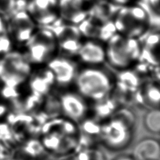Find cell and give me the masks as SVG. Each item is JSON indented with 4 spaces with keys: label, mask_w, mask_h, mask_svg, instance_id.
Instances as JSON below:
<instances>
[{
    "label": "cell",
    "mask_w": 160,
    "mask_h": 160,
    "mask_svg": "<svg viewBox=\"0 0 160 160\" xmlns=\"http://www.w3.org/2000/svg\"><path fill=\"white\" fill-rule=\"evenodd\" d=\"M77 92L87 101L95 102L112 93L114 75L101 66H85L79 69L74 82Z\"/></svg>",
    "instance_id": "6da1fadb"
},
{
    "label": "cell",
    "mask_w": 160,
    "mask_h": 160,
    "mask_svg": "<svg viewBox=\"0 0 160 160\" xmlns=\"http://www.w3.org/2000/svg\"><path fill=\"white\" fill-rule=\"evenodd\" d=\"M32 72L33 65L25 53L12 50L0 58V82L4 85L19 88Z\"/></svg>",
    "instance_id": "7a4b0ae2"
},
{
    "label": "cell",
    "mask_w": 160,
    "mask_h": 160,
    "mask_svg": "<svg viewBox=\"0 0 160 160\" xmlns=\"http://www.w3.org/2000/svg\"><path fill=\"white\" fill-rule=\"evenodd\" d=\"M26 47L28 50L25 54L32 65H46L59 51L56 36L52 30L47 28L34 32Z\"/></svg>",
    "instance_id": "3957f363"
},
{
    "label": "cell",
    "mask_w": 160,
    "mask_h": 160,
    "mask_svg": "<svg viewBox=\"0 0 160 160\" xmlns=\"http://www.w3.org/2000/svg\"><path fill=\"white\" fill-rule=\"evenodd\" d=\"M136 128L115 117L102 122L99 142L111 151H121L131 145L134 138Z\"/></svg>",
    "instance_id": "277c9868"
},
{
    "label": "cell",
    "mask_w": 160,
    "mask_h": 160,
    "mask_svg": "<svg viewBox=\"0 0 160 160\" xmlns=\"http://www.w3.org/2000/svg\"><path fill=\"white\" fill-rule=\"evenodd\" d=\"M61 115L76 123L87 118L90 111L88 101L75 91H64L58 95Z\"/></svg>",
    "instance_id": "5b68a950"
},
{
    "label": "cell",
    "mask_w": 160,
    "mask_h": 160,
    "mask_svg": "<svg viewBox=\"0 0 160 160\" xmlns=\"http://www.w3.org/2000/svg\"><path fill=\"white\" fill-rule=\"evenodd\" d=\"M107 62L117 71L132 68L133 63L128 52L126 37L116 33L108 40L106 47Z\"/></svg>",
    "instance_id": "8992f818"
},
{
    "label": "cell",
    "mask_w": 160,
    "mask_h": 160,
    "mask_svg": "<svg viewBox=\"0 0 160 160\" xmlns=\"http://www.w3.org/2000/svg\"><path fill=\"white\" fill-rule=\"evenodd\" d=\"M53 74L57 87L66 88L75 82L79 68L77 63L70 57L56 56L46 64Z\"/></svg>",
    "instance_id": "52a82bcc"
},
{
    "label": "cell",
    "mask_w": 160,
    "mask_h": 160,
    "mask_svg": "<svg viewBox=\"0 0 160 160\" xmlns=\"http://www.w3.org/2000/svg\"><path fill=\"white\" fill-rule=\"evenodd\" d=\"M132 103L138 108H160V84L155 80H143L132 96Z\"/></svg>",
    "instance_id": "ba28073f"
},
{
    "label": "cell",
    "mask_w": 160,
    "mask_h": 160,
    "mask_svg": "<svg viewBox=\"0 0 160 160\" xmlns=\"http://www.w3.org/2000/svg\"><path fill=\"white\" fill-rule=\"evenodd\" d=\"M96 39L83 42L76 57L85 66H101L107 62L106 47Z\"/></svg>",
    "instance_id": "9c48e42d"
},
{
    "label": "cell",
    "mask_w": 160,
    "mask_h": 160,
    "mask_svg": "<svg viewBox=\"0 0 160 160\" xmlns=\"http://www.w3.org/2000/svg\"><path fill=\"white\" fill-rule=\"evenodd\" d=\"M28 81L30 92L42 97L50 93L52 88L56 87L53 74L47 66L35 72H33Z\"/></svg>",
    "instance_id": "30bf717a"
},
{
    "label": "cell",
    "mask_w": 160,
    "mask_h": 160,
    "mask_svg": "<svg viewBox=\"0 0 160 160\" xmlns=\"http://www.w3.org/2000/svg\"><path fill=\"white\" fill-rule=\"evenodd\" d=\"M132 156L136 160H160V141L152 136H147L136 142Z\"/></svg>",
    "instance_id": "8fae6325"
},
{
    "label": "cell",
    "mask_w": 160,
    "mask_h": 160,
    "mask_svg": "<svg viewBox=\"0 0 160 160\" xmlns=\"http://www.w3.org/2000/svg\"><path fill=\"white\" fill-rule=\"evenodd\" d=\"M92 102L90 109L93 112V117L101 122L110 118L120 106L111 93L103 99Z\"/></svg>",
    "instance_id": "7c38bea8"
},
{
    "label": "cell",
    "mask_w": 160,
    "mask_h": 160,
    "mask_svg": "<svg viewBox=\"0 0 160 160\" xmlns=\"http://www.w3.org/2000/svg\"><path fill=\"white\" fill-rule=\"evenodd\" d=\"M27 12L34 22L42 26H47L56 21L58 16L54 10H42L36 8L32 3L27 4Z\"/></svg>",
    "instance_id": "4fadbf2b"
},
{
    "label": "cell",
    "mask_w": 160,
    "mask_h": 160,
    "mask_svg": "<svg viewBox=\"0 0 160 160\" xmlns=\"http://www.w3.org/2000/svg\"><path fill=\"white\" fill-rule=\"evenodd\" d=\"M145 130L152 135H160V108L146 110L142 118Z\"/></svg>",
    "instance_id": "5bb4252c"
},
{
    "label": "cell",
    "mask_w": 160,
    "mask_h": 160,
    "mask_svg": "<svg viewBox=\"0 0 160 160\" xmlns=\"http://www.w3.org/2000/svg\"><path fill=\"white\" fill-rule=\"evenodd\" d=\"M80 132L85 134L95 141H100V134L102 128V122L98 119L92 118H85L78 123Z\"/></svg>",
    "instance_id": "9a60e30c"
},
{
    "label": "cell",
    "mask_w": 160,
    "mask_h": 160,
    "mask_svg": "<svg viewBox=\"0 0 160 160\" xmlns=\"http://www.w3.org/2000/svg\"><path fill=\"white\" fill-rule=\"evenodd\" d=\"M40 110L50 119L61 116V111L58 95H54L51 92L45 96Z\"/></svg>",
    "instance_id": "2e32d148"
},
{
    "label": "cell",
    "mask_w": 160,
    "mask_h": 160,
    "mask_svg": "<svg viewBox=\"0 0 160 160\" xmlns=\"http://www.w3.org/2000/svg\"><path fill=\"white\" fill-rule=\"evenodd\" d=\"M59 51H61L64 56L70 57L76 56L80 48L81 47V39L68 38L57 41Z\"/></svg>",
    "instance_id": "e0dca14e"
},
{
    "label": "cell",
    "mask_w": 160,
    "mask_h": 160,
    "mask_svg": "<svg viewBox=\"0 0 160 160\" xmlns=\"http://www.w3.org/2000/svg\"><path fill=\"white\" fill-rule=\"evenodd\" d=\"M93 18H88L79 23L77 27L81 32L82 37L87 38L88 39H96L98 38L99 25Z\"/></svg>",
    "instance_id": "ac0fdd59"
},
{
    "label": "cell",
    "mask_w": 160,
    "mask_h": 160,
    "mask_svg": "<svg viewBox=\"0 0 160 160\" xmlns=\"http://www.w3.org/2000/svg\"><path fill=\"white\" fill-rule=\"evenodd\" d=\"M112 116L121 119L131 127L136 129L138 125V117L131 106L128 105L119 106Z\"/></svg>",
    "instance_id": "d6986e66"
},
{
    "label": "cell",
    "mask_w": 160,
    "mask_h": 160,
    "mask_svg": "<svg viewBox=\"0 0 160 160\" xmlns=\"http://www.w3.org/2000/svg\"><path fill=\"white\" fill-rule=\"evenodd\" d=\"M74 154L78 160H108L107 154L98 145Z\"/></svg>",
    "instance_id": "ffe728a7"
},
{
    "label": "cell",
    "mask_w": 160,
    "mask_h": 160,
    "mask_svg": "<svg viewBox=\"0 0 160 160\" xmlns=\"http://www.w3.org/2000/svg\"><path fill=\"white\" fill-rule=\"evenodd\" d=\"M0 141L11 150L19 145L11 127L7 122H0Z\"/></svg>",
    "instance_id": "44dd1931"
},
{
    "label": "cell",
    "mask_w": 160,
    "mask_h": 160,
    "mask_svg": "<svg viewBox=\"0 0 160 160\" xmlns=\"http://www.w3.org/2000/svg\"><path fill=\"white\" fill-rule=\"evenodd\" d=\"M116 33H117V31L114 21L109 20L99 25L97 40L101 42H107L108 40Z\"/></svg>",
    "instance_id": "7402d4cb"
},
{
    "label": "cell",
    "mask_w": 160,
    "mask_h": 160,
    "mask_svg": "<svg viewBox=\"0 0 160 160\" xmlns=\"http://www.w3.org/2000/svg\"><path fill=\"white\" fill-rule=\"evenodd\" d=\"M129 16L136 22L140 24L146 25L148 20V14L143 7L139 5L125 7Z\"/></svg>",
    "instance_id": "603a6c76"
},
{
    "label": "cell",
    "mask_w": 160,
    "mask_h": 160,
    "mask_svg": "<svg viewBox=\"0 0 160 160\" xmlns=\"http://www.w3.org/2000/svg\"><path fill=\"white\" fill-rule=\"evenodd\" d=\"M141 44L142 47L155 53L156 50L160 47V32H152L146 35Z\"/></svg>",
    "instance_id": "cb8c5ba5"
},
{
    "label": "cell",
    "mask_w": 160,
    "mask_h": 160,
    "mask_svg": "<svg viewBox=\"0 0 160 160\" xmlns=\"http://www.w3.org/2000/svg\"><path fill=\"white\" fill-rule=\"evenodd\" d=\"M0 95L3 98L8 102L13 100L21 98V93L19 92V88L9 87L7 85H2L0 89Z\"/></svg>",
    "instance_id": "d4e9b609"
},
{
    "label": "cell",
    "mask_w": 160,
    "mask_h": 160,
    "mask_svg": "<svg viewBox=\"0 0 160 160\" xmlns=\"http://www.w3.org/2000/svg\"><path fill=\"white\" fill-rule=\"evenodd\" d=\"M15 4L16 0H0V14L11 18L15 13Z\"/></svg>",
    "instance_id": "484cf974"
},
{
    "label": "cell",
    "mask_w": 160,
    "mask_h": 160,
    "mask_svg": "<svg viewBox=\"0 0 160 160\" xmlns=\"http://www.w3.org/2000/svg\"><path fill=\"white\" fill-rule=\"evenodd\" d=\"M30 2L42 10H54L58 4L57 0H31Z\"/></svg>",
    "instance_id": "4316f807"
},
{
    "label": "cell",
    "mask_w": 160,
    "mask_h": 160,
    "mask_svg": "<svg viewBox=\"0 0 160 160\" xmlns=\"http://www.w3.org/2000/svg\"><path fill=\"white\" fill-rule=\"evenodd\" d=\"M11 150L7 145L0 141V160H5L9 159L11 157Z\"/></svg>",
    "instance_id": "83f0119b"
},
{
    "label": "cell",
    "mask_w": 160,
    "mask_h": 160,
    "mask_svg": "<svg viewBox=\"0 0 160 160\" xmlns=\"http://www.w3.org/2000/svg\"><path fill=\"white\" fill-rule=\"evenodd\" d=\"M111 160H136L133 158L132 155H128V154H120L111 159Z\"/></svg>",
    "instance_id": "f1b7e54d"
},
{
    "label": "cell",
    "mask_w": 160,
    "mask_h": 160,
    "mask_svg": "<svg viewBox=\"0 0 160 160\" xmlns=\"http://www.w3.org/2000/svg\"><path fill=\"white\" fill-rule=\"evenodd\" d=\"M152 76L154 80L160 84V64L154 69Z\"/></svg>",
    "instance_id": "f546056e"
},
{
    "label": "cell",
    "mask_w": 160,
    "mask_h": 160,
    "mask_svg": "<svg viewBox=\"0 0 160 160\" xmlns=\"http://www.w3.org/2000/svg\"><path fill=\"white\" fill-rule=\"evenodd\" d=\"M9 111V108L8 105L4 103H0V118L7 115V114Z\"/></svg>",
    "instance_id": "4dcf8cb0"
},
{
    "label": "cell",
    "mask_w": 160,
    "mask_h": 160,
    "mask_svg": "<svg viewBox=\"0 0 160 160\" xmlns=\"http://www.w3.org/2000/svg\"><path fill=\"white\" fill-rule=\"evenodd\" d=\"M150 7L157 11H160V0H148Z\"/></svg>",
    "instance_id": "1f68e13d"
},
{
    "label": "cell",
    "mask_w": 160,
    "mask_h": 160,
    "mask_svg": "<svg viewBox=\"0 0 160 160\" xmlns=\"http://www.w3.org/2000/svg\"><path fill=\"white\" fill-rule=\"evenodd\" d=\"M6 34V28L2 18L0 17V35Z\"/></svg>",
    "instance_id": "d6a6232c"
},
{
    "label": "cell",
    "mask_w": 160,
    "mask_h": 160,
    "mask_svg": "<svg viewBox=\"0 0 160 160\" xmlns=\"http://www.w3.org/2000/svg\"><path fill=\"white\" fill-rule=\"evenodd\" d=\"M114 1L117 4L124 6L126 4H128V3L131 0H114Z\"/></svg>",
    "instance_id": "836d02e7"
},
{
    "label": "cell",
    "mask_w": 160,
    "mask_h": 160,
    "mask_svg": "<svg viewBox=\"0 0 160 160\" xmlns=\"http://www.w3.org/2000/svg\"><path fill=\"white\" fill-rule=\"evenodd\" d=\"M83 2H87V1H90V0H81Z\"/></svg>",
    "instance_id": "e575fe53"
},
{
    "label": "cell",
    "mask_w": 160,
    "mask_h": 160,
    "mask_svg": "<svg viewBox=\"0 0 160 160\" xmlns=\"http://www.w3.org/2000/svg\"><path fill=\"white\" fill-rule=\"evenodd\" d=\"M5 160H13V159H11V158H9V159H5Z\"/></svg>",
    "instance_id": "d590c367"
},
{
    "label": "cell",
    "mask_w": 160,
    "mask_h": 160,
    "mask_svg": "<svg viewBox=\"0 0 160 160\" xmlns=\"http://www.w3.org/2000/svg\"><path fill=\"white\" fill-rule=\"evenodd\" d=\"M159 141H160V140H159Z\"/></svg>",
    "instance_id": "8d00e7d4"
}]
</instances>
